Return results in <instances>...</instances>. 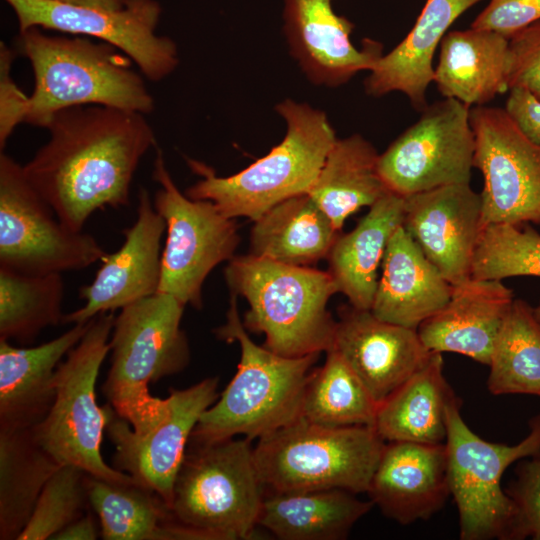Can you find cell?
Segmentation results:
<instances>
[{
  "instance_id": "cell-1",
  "label": "cell",
  "mask_w": 540,
  "mask_h": 540,
  "mask_svg": "<svg viewBox=\"0 0 540 540\" xmlns=\"http://www.w3.org/2000/svg\"><path fill=\"white\" fill-rule=\"evenodd\" d=\"M45 129L47 142L23 168L66 227L83 231L95 211L129 204L138 165L156 146L146 115L101 105L73 106L57 112Z\"/></svg>"
},
{
  "instance_id": "cell-2",
  "label": "cell",
  "mask_w": 540,
  "mask_h": 540,
  "mask_svg": "<svg viewBox=\"0 0 540 540\" xmlns=\"http://www.w3.org/2000/svg\"><path fill=\"white\" fill-rule=\"evenodd\" d=\"M16 45L33 71L29 125L46 128L57 112L73 106L101 105L144 115L155 109L145 77L108 43L32 27L19 31Z\"/></svg>"
},
{
  "instance_id": "cell-3",
  "label": "cell",
  "mask_w": 540,
  "mask_h": 540,
  "mask_svg": "<svg viewBox=\"0 0 540 540\" xmlns=\"http://www.w3.org/2000/svg\"><path fill=\"white\" fill-rule=\"evenodd\" d=\"M236 297L231 295L226 323L215 333L227 342L239 343L237 372L202 414L189 443H212L238 435L259 439L301 418L311 367L320 353L285 357L257 345L239 317Z\"/></svg>"
},
{
  "instance_id": "cell-4",
  "label": "cell",
  "mask_w": 540,
  "mask_h": 540,
  "mask_svg": "<svg viewBox=\"0 0 540 540\" xmlns=\"http://www.w3.org/2000/svg\"><path fill=\"white\" fill-rule=\"evenodd\" d=\"M275 110L286 123L285 136L278 145L227 177L188 158L189 167L201 178L185 194L211 201L228 218L255 221L279 202L307 193L337 140L335 131L325 112L307 103L284 99Z\"/></svg>"
},
{
  "instance_id": "cell-5",
  "label": "cell",
  "mask_w": 540,
  "mask_h": 540,
  "mask_svg": "<svg viewBox=\"0 0 540 540\" xmlns=\"http://www.w3.org/2000/svg\"><path fill=\"white\" fill-rule=\"evenodd\" d=\"M224 274L231 294L248 301L245 328L263 333L266 348L302 357L332 347L336 320L327 303L338 289L328 271L250 253L234 256Z\"/></svg>"
},
{
  "instance_id": "cell-6",
  "label": "cell",
  "mask_w": 540,
  "mask_h": 540,
  "mask_svg": "<svg viewBox=\"0 0 540 540\" xmlns=\"http://www.w3.org/2000/svg\"><path fill=\"white\" fill-rule=\"evenodd\" d=\"M185 306L157 292L123 307L114 318L103 393L137 433L150 430L167 410V399L152 396L149 385L189 364V342L181 328Z\"/></svg>"
},
{
  "instance_id": "cell-7",
  "label": "cell",
  "mask_w": 540,
  "mask_h": 540,
  "mask_svg": "<svg viewBox=\"0 0 540 540\" xmlns=\"http://www.w3.org/2000/svg\"><path fill=\"white\" fill-rule=\"evenodd\" d=\"M386 442L372 426L328 427L300 418L260 437L255 466L264 488L367 492Z\"/></svg>"
},
{
  "instance_id": "cell-8",
  "label": "cell",
  "mask_w": 540,
  "mask_h": 540,
  "mask_svg": "<svg viewBox=\"0 0 540 540\" xmlns=\"http://www.w3.org/2000/svg\"><path fill=\"white\" fill-rule=\"evenodd\" d=\"M114 318V312H106L90 320L84 336L58 365L53 404L32 430L37 442L60 465L79 467L107 481L133 483L137 481L109 466L101 453L103 433L115 410L109 403L98 405L96 382L110 352Z\"/></svg>"
},
{
  "instance_id": "cell-9",
  "label": "cell",
  "mask_w": 540,
  "mask_h": 540,
  "mask_svg": "<svg viewBox=\"0 0 540 540\" xmlns=\"http://www.w3.org/2000/svg\"><path fill=\"white\" fill-rule=\"evenodd\" d=\"M251 441L245 437L188 444L171 503L180 523L215 540L253 538L264 487Z\"/></svg>"
},
{
  "instance_id": "cell-10",
  "label": "cell",
  "mask_w": 540,
  "mask_h": 540,
  "mask_svg": "<svg viewBox=\"0 0 540 540\" xmlns=\"http://www.w3.org/2000/svg\"><path fill=\"white\" fill-rule=\"evenodd\" d=\"M460 407L461 400L449 409L445 441L460 538L512 540L515 508L501 480L512 463L540 453V413L530 419L529 434L509 446L478 436L463 420Z\"/></svg>"
},
{
  "instance_id": "cell-11",
  "label": "cell",
  "mask_w": 540,
  "mask_h": 540,
  "mask_svg": "<svg viewBox=\"0 0 540 540\" xmlns=\"http://www.w3.org/2000/svg\"><path fill=\"white\" fill-rule=\"evenodd\" d=\"M152 177L159 184L155 210L166 224L158 292L174 296L184 305L202 307V286L221 262L230 261L240 242L234 219L223 215L208 200L183 194L157 150Z\"/></svg>"
},
{
  "instance_id": "cell-12",
  "label": "cell",
  "mask_w": 540,
  "mask_h": 540,
  "mask_svg": "<svg viewBox=\"0 0 540 540\" xmlns=\"http://www.w3.org/2000/svg\"><path fill=\"white\" fill-rule=\"evenodd\" d=\"M106 252L84 231L57 217L25 175L23 165L0 154V267L42 275L78 271Z\"/></svg>"
},
{
  "instance_id": "cell-13",
  "label": "cell",
  "mask_w": 540,
  "mask_h": 540,
  "mask_svg": "<svg viewBox=\"0 0 540 540\" xmlns=\"http://www.w3.org/2000/svg\"><path fill=\"white\" fill-rule=\"evenodd\" d=\"M470 109L452 98L427 105L420 118L379 154L378 171L387 190L407 197L470 183L476 145Z\"/></svg>"
},
{
  "instance_id": "cell-14",
  "label": "cell",
  "mask_w": 540,
  "mask_h": 540,
  "mask_svg": "<svg viewBox=\"0 0 540 540\" xmlns=\"http://www.w3.org/2000/svg\"><path fill=\"white\" fill-rule=\"evenodd\" d=\"M19 31L32 27L108 43L127 55L152 82L168 77L179 64L176 43L157 34L162 7L157 0H126L119 9L76 6L53 0H4Z\"/></svg>"
},
{
  "instance_id": "cell-15",
  "label": "cell",
  "mask_w": 540,
  "mask_h": 540,
  "mask_svg": "<svg viewBox=\"0 0 540 540\" xmlns=\"http://www.w3.org/2000/svg\"><path fill=\"white\" fill-rule=\"evenodd\" d=\"M474 167L484 179L483 227L540 225V146L530 141L504 108L473 106Z\"/></svg>"
},
{
  "instance_id": "cell-16",
  "label": "cell",
  "mask_w": 540,
  "mask_h": 540,
  "mask_svg": "<svg viewBox=\"0 0 540 540\" xmlns=\"http://www.w3.org/2000/svg\"><path fill=\"white\" fill-rule=\"evenodd\" d=\"M218 382V377H209L185 389H170L163 418L144 433L135 432L115 411L107 424L115 468L156 492L170 508L191 434L218 399Z\"/></svg>"
},
{
  "instance_id": "cell-17",
  "label": "cell",
  "mask_w": 540,
  "mask_h": 540,
  "mask_svg": "<svg viewBox=\"0 0 540 540\" xmlns=\"http://www.w3.org/2000/svg\"><path fill=\"white\" fill-rule=\"evenodd\" d=\"M165 231V221L155 210L149 191L139 188L137 217L123 230L121 247L104 255L93 281L80 288L84 305L65 314L62 323H86L101 313L114 312L157 293Z\"/></svg>"
},
{
  "instance_id": "cell-18",
  "label": "cell",
  "mask_w": 540,
  "mask_h": 540,
  "mask_svg": "<svg viewBox=\"0 0 540 540\" xmlns=\"http://www.w3.org/2000/svg\"><path fill=\"white\" fill-rule=\"evenodd\" d=\"M402 227L450 284L471 278L483 224L481 195L470 183L404 197Z\"/></svg>"
},
{
  "instance_id": "cell-19",
  "label": "cell",
  "mask_w": 540,
  "mask_h": 540,
  "mask_svg": "<svg viewBox=\"0 0 540 540\" xmlns=\"http://www.w3.org/2000/svg\"><path fill=\"white\" fill-rule=\"evenodd\" d=\"M334 0H283V31L289 51L314 85L338 87L361 71H370L383 55V44L365 38L351 42L354 25L337 15Z\"/></svg>"
},
{
  "instance_id": "cell-20",
  "label": "cell",
  "mask_w": 540,
  "mask_h": 540,
  "mask_svg": "<svg viewBox=\"0 0 540 540\" xmlns=\"http://www.w3.org/2000/svg\"><path fill=\"white\" fill-rule=\"evenodd\" d=\"M332 347L381 404L416 371L433 352L422 343L416 329L377 318L371 310L343 305Z\"/></svg>"
},
{
  "instance_id": "cell-21",
  "label": "cell",
  "mask_w": 540,
  "mask_h": 540,
  "mask_svg": "<svg viewBox=\"0 0 540 540\" xmlns=\"http://www.w3.org/2000/svg\"><path fill=\"white\" fill-rule=\"evenodd\" d=\"M367 493L400 524L428 520L451 496L445 443L386 442Z\"/></svg>"
},
{
  "instance_id": "cell-22",
  "label": "cell",
  "mask_w": 540,
  "mask_h": 540,
  "mask_svg": "<svg viewBox=\"0 0 540 540\" xmlns=\"http://www.w3.org/2000/svg\"><path fill=\"white\" fill-rule=\"evenodd\" d=\"M502 280L474 279L453 286L448 303L417 328L431 352H453L489 365L501 324L513 302Z\"/></svg>"
},
{
  "instance_id": "cell-23",
  "label": "cell",
  "mask_w": 540,
  "mask_h": 540,
  "mask_svg": "<svg viewBox=\"0 0 540 540\" xmlns=\"http://www.w3.org/2000/svg\"><path fill=\"white\" fill-rule=\"evenodd\" d=\"M89 323L73 324L34 347H16L0 339V431L31 429L44 419L55 398L56 369Z\"/></svg>"
},
{
  "instance_id": "cell-24",
  "label": "cell",
  "mask_w": 540,
  "mask_h": 540,
  "mask_svg": "<svg viewBox=\"0 0 540 540\" xmlns=\"http://www.w3.org/2000/svg\"><path fill=\"white\" fill-rule=\"evenodd\" d=\"M452 290L453 285L400 226L385 250L370 310L383 321L417 330L448 303Z\"/></svg>"
},
{
  "instance_id": "cell-25",
  "label": "cell",
  "mask_w": 540,
  "mask_h": 540,
  "mask_svg": "<svg viewBox=\"0 0 540 540\" xmlns=\"http://www.w3.org/2000/svg\"><path fill=\"white\" fill-rule=\"evenodd\" d=\"M482 0H427L407 36L383 54L364 81L368 95L381 97L399 91L422 111L426 91L434 78L433 56L448 28L469 8Z\"/></svg>"
},
{
  "instance_id": "cell-26",
  "label": "cell",
  "mask_w": 540,
  "mask_h": 540,
  "mask_svg": "<svg viewBox=\"0 0 540 540\" xmlns=\"http://www.w3.org/2000/svg\"><path fill=\"white\" fill-rule=\"evenodd\" d=\"M509 39L470 27L447 33L440 44L433 82L445 98L473 107L509 90Z\"/></svg>"
},
{
  "instance_id": "cell-27",
  "label": "cell",
  "mask_w": 540,
  "mask_h": 540,
  "mask_svg": "<svg viewBox=\"0 0 540 540\" xmlns=\"http://www.w3.org/2000/svg\"><path fill=\"white\" fill-rule=\"evenodd\" d=\"M85 484L102 539L215 540L207 532L180 523L156 492L138 482H113L87 474Z\"/></svg>"
},
{
  "instance_id": "cell-28",
  "label": "cell",
  "mask_w": 540,
  "mask_h": 540,
  "mask_svg": "<svg viewBox=\"0 0 540 540\" xmlns=\"http://www.w3.org/2000/svg\"><path fill=\"white\" fill-rule=\"evenodd\" d=\"M404 197L388 192L347 234L339 235L327 257L338 292L349 304L370 310L378 285V268L388 242L402 226Z\"/></svg>"
},
{
  "instance_id": "cell-29",
  "label": "cell",
  "mask_w": 540,
  "mask_h": 540,
  "mask_svg": "<svg viewBox=\"0 0 540 540\" xmlns=\"http://www.w3.org/2000/svg\"><path fill=\"white\" fill-rule=\"evenodd\" d=\"M460 401L443 374L442 353L378 406L374 428L385 442L445 443L450 407Z\"/></svg>"
},
{
  "instance_id": "cell-30",
  "label": "cell",
  "mask_w": 540,
  "mask_h": 540,
  "mask_svg": "<svg viewBox=\"0 0 540 540\" xmlns=\"http://www.w3.org/2000/svg\"><path fill=\"white\" fill-rule=\"evenodd\" d=\"M374 504L343 489L264 495L258 525L281 540H342Z\"/></svg>"
},
{
  "instance_id": "cell-31",
  "label": "cell",
  "mask_w": 540,
  "mask_h": 540,
  "mask_svg": "<svg viewBox=\"0 0 540 540\" xmlns=\"http://www.w3.org/2000/svg\"><path fill=\"white\" fill-rule=\"evenodd\" d=\"M253 222L251 254L295 266L327 259L339 236L308 193L279 202Z\"/></svg>"
},
{
  "instance_id": "cell-32",
  "label": "cell",
  "mask_w": 540,
  "mask_h": 540,
  "mask_svg": "<svg viewBox=\"0 0 540 540\" xmlns=\"http://www.w3.org/2000/svg\"><path fill=\"white\" fill-rule=\"evenodd\" d=\"M379 154L359 134L337 139L307 192L337 230L365 206H372L389 191L378 171Z\"/></svg>"
},
{
  "instance_id": "cell-33",
  "label": "cell",
  "mask_w": 540,
  "mask_h": 540,
  "mask_svg": "<svg viewBox=\"0 0 540 540\" xmlns=\"http://www.w3.org/2000/svg\"><path fill=\"white\" fill-rule=\"evenodd\" d=\"M61 465L33 430L0 431V539L17 540L39 495Z\"/></svg>"
},
{
  "instance_id": "cell-34",
  "label": "cell",
  "mask_w": 540,
  "mask_h": 540,
  "mask_svg": "<svg viewBox=\"0 0 540 540\" xmlns=\"http://www.w3.org/2000/svg\"><path fill=\"white\" fill-rule=\"evenodd\" d=\"M488 366L490 393L540 397V321L526 301L513 300L499 329Z\"/></svg>"
},
{
  "instance_id": "cell-35",
  "label": "cell",
  "mask_w": 540,
  "mask_h": 540,
  "mask_svg": "<svg viewBox=\"0 0 540 540\" xmlns=\"http://www.w3.org/2000/svg\"><path fill=\"white\" fill-rule=\"evenodd\" d=\"M379 404L341 355L331 347L325 363L312 370L301 418L328 427H374Z\"/></svg>"
},
{
  "instance_id": "cell-36",
  "label": "cell",
  "mask_w": 540,
  "mask_h": 540,
  "mask_svg": "<svg viewBox=\"0 0 540 540\" xmlns=\"http://www.w3.org/2000/svg\"><path fill=\"white\" fill-rule=\"evenodd\" d=\"M61 273L31 275L0 267V339L31 342L63 322Z\"/></svg>"
},
{
  "instance_id": "cell-37",
  "label": "cell",
  "mask_w": 540,
  "mask_h": 540,
  "mask_svg": "<svg viewBox=\"0 0 540 540\" xmlns=\"http://www.w3.org/2000/svg\"><path fill=\"white\" fill-rule=\"evenodd\" d=\"M540 277V234L530 225L490 224L482 229L471 278Z\"/></svg>"
},
{
  "instance_id": "cell-38",
  "label": "cell",
  "mask_w": 540,
  "mask_h": 540,
  "mask_svg": "<svg viewBox=\"0 0 540 540\" xmlns=\"http://www.w3.org/2000/svg\"><path fill=\"white\" fill-rule=\"evenodd\" d=\"M87 473L73 465H61L49 478L31 517L17 540H47L85 514L89 504Z\"/></svg>"
},
{
  "instance_id": "cell-39",
  "label": "cell",
  "mask_w": 540,
  "mask_h": 540,
  "mask_svg": "<svg viewBox=\"0 0 540 540\" xmlns=\"http://www.w3.org/2000/svg\"><path fill=\"white\" fill-rule=\"evenodd\" d=\"M505 492L515 508L512 540H540V453L518 463Z\"/></svg>"
},
{
  "instance_id": "cell-40",
  "label": "cell",
  "mask_w": 540,
  "mask_h": 540,
  "mask_svg": "<svg viewBox=\"0 0 540 540\" xmlns=\"http://www.w3.org/2000/svg\"><path fill=\"white\" fill-rule=\"evenodd\" d=\"M509 90L522 88L540 101V20L509 39Z\"/></svg>"
},
{
  "instance_id": "cell-41",
  "label": "cell",
  "mask_w": 540,
  "mask_h": 540,
  "mask_svg": "<svg viewBox=\"0 0 540 540\" xmlns=\"http://www.w3.org/2000/svg\"><path fill=\"white\" fill-rule=\"evenodd\" d=\"M16 50L0 43V149L3 151L16 127L25 123L30 110L27 95L12 76Z\"/></svg>"
},
{
  "instance_id": "cell-42",
  "label": "cell",
  "mask_w": 540,
  "mask_h": 540,
  "mask_svg": "<svg viewBox=\"0 0 540 540\" xmlns=\"http://www.w3.org/2000/svg\"><path fill=\"white\" fill-rule=\"evenodd\" d=\"M539 20L540 0H491L471 27L493 31L510 39Z\"/></svg>"
},
{
  "instance_id": "cell-43",
  "label": "cell",
  "mask_w": 540,
  "mask_h": 540,
  "mask_svg": "<svg viewBox=\"0 0 540 540\" xmlns=\"http://www.w3.org/2000/svg\"><path fill=\"white\" fill-rule=\"evenodd\" d=\"M509 91L504 109L522 133L540 146V101L522 88Z\"/></svg>"
},
{
  "instance_id": "cell-44",
  "label": "cell",
  "mask_w": 540,
  "mask_h": 540,
  "mask_svg": "<svg viewBox=\"0 0 540 540\" xmlns=\"http://www.w3.org/2000/svg\"><path fill=\"white\" fill-rule=\"evenodd\" d=\"M99 534L94 517L86 513L58 532L53 540H95Z\"/></svg>"
},
{
  "instance_id": "cell-45",
  "label": "cell",
  "mask_w": 540,
  "mask_h": 540,
  "mask_svg": "<svg viewBox=\"0 0 540 540\" xmlns=\"http://www.w3.org/2000/svg\"><path fill=\"white\" fill-rule=\"evenodd\" d=\"M53 1L76 5V6L105 8V9H119L126 2V0H53Z\"/></svg>"
},
{
  "instance_id": "cell-46",
  "label": "cell",
  "mask_w": 540,
  "mask_h": 540,
  "mask_svg": "<svg viewBox=\"0 0 540 540\" xmlns=\"http://www.w3.org/2000/svg\"><path fill=\"white\" fill-rule=\"evenodd\" d=\"M534 314L536 318L540 321V303L536 308H534Z\"/></svg>"
}]
</instances>
